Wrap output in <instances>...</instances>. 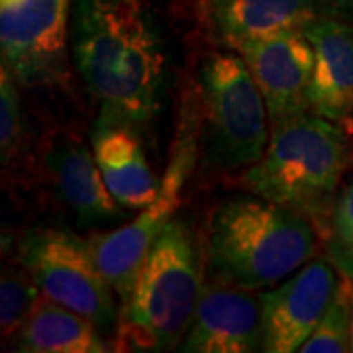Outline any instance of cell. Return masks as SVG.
<instances>
[{"instance_id":"6da1fadb","label":"cell","mask_w":353,"mask_h":353,"mask_svg":"<svg viewBox=\"0 0 353 353\" xmlns=\"http://www.w3.org/2000/svg\"><path fill=\"white\" fill-rule=\"evenodd\" d=\"M71 46L99 118L148 136L161 108L165 51L141 0H75Z\"/></svg>"},{"instance_id":"7a4b0ae2","label":"cell","mask_w":353,"mask_h":353,"mask_svg":"<svg viewBox=\"0 0 353 353\" xmlns=\"http://www.w3.org/2000/svg\"><path fill=\"white\" fill-rule=\"evenodd\" d=\"M314 252L312 220L257 194L220 202L208 220L206 269L216 283L250 290L273 287Z\"/></svg>"},{"instance_id":"3957f363","label":"cell","mask_w":353,"mask_h":353,"mask_svg":"<svg viewBox=\"0 0 353 353\" xmlns=\"http://www.w3.org/2000/svg\"><path fill=\"white\" fill-rule=\"evenodd\" d=\"M350 141L338 122L306 112L273 126L267 150L241 175L253 194L320 222L330 220Z\"/></svg>"},{"instance_id":"277c9868","label":"cell","mask_w":353,"mask_h":353,"mask_svg":"<svg viewBox=\"0 0 353 353\" xmlns=\"http://www.w3.org/2000/svg\"><path fill=\"white\" fill-rule=\"evenodd\" d=\"M189 228L173 220L155 241L118 316L120 352H169L189 332L202 292Z\"/></svg>"},{"instance_id":"5b68a950","label":"cell","mask_w":353,"mask_h":353,"mask_svg":"<svg viewBox=\"0 0 353 353\" xmlns=\"http://www.w3.org/2000/svg\"><path fill=\"white\" fill-rule=\"evenodd\" d=\"M206 132L212 157L224 169H248L269 143L267 104L240 53H212L201 67Z\"/></svg>"},{"instance_id":"8992f818","label":"cell","mask_w":353,"mask_h":353,"mask_svg":"<svg viewBox=\"0 0 353 353\" xmlns=\"http://www.w3.org/2000/svg\"><path fill=\"white\" fill-rule=\"evenodd\" d=\"M18 259L46 299L83 314L102 332L118 326L116 292L94 261L90 240L63 228H34L18 243Z\"/></svg>"},{"instance_id":"52a82bcc","label":"cell","mask_w":353,"mask_h":353,"mask_svg":"<svg viewBox=\"0 0 353 353\" xmlns=\"http://www.w3.org/2000/svg\"><path fill=\"white\" fill-rule=\"evenodd\" d=\"M194 163L196 141L189 130L183 128L153 202L141 208L130 224L90 240L94 261L108 285L118 294L120 303H126L130 299L155 241L159 240L165 228L175 220L183 189L194 169Z\"/></svg>"},{"instance_id":"ba28073f","label":"cell","mask_w":353,"mask_h":353,"mask_svg":"<svg viewBox=\"0 0 353 353\" xmlns=\"http://www.w3.org/2000/svg\"><path fill=\"white\" fill-rule=\"evenodd\" d=\"M71 0H18L0 6L2 65L22 87L65 81Z\"/></svg>"},{"instance_id":"9c48e42d","label":"cell","mask_w":353,"mask_h":353,"mask_svg":"<svg viewBox=\"0 0 353 353\" xmlns=\"http://www.w3.org/2000/svg\"><path fill=\"white\" fill-rule=\"evenodd\" d=\"M236 51L263 94L271 126L310 112L314 50L301 28L245 41Z\"/></svg>"},{"instance_id":"30bf717a","label":"cell","mask_w":353,"mask_h":353,"mask_svg":"<svg viewBox=\"0 0 353 353\" xmlns=\"http://www.w3.org/2000/svg\"><path fill=\"white\" fill-rule=\"evenodd\" d=\"M340 279L332 261L316 259L263 292V352H301L332 303Z\"/></svg>"},{"instance_id":"8fae6325","label":"cell","mask_w":353,"mask_h":353,"mask_svg":"<svg viewBox=\"0 0 353 353\" xmlns=\"http://www.w3.org/2000/svg\"><path fill=\"white\" fill-rule=\"evenodd\" d=\"M179 350L185 353L263 352L261 296L224 283L202 287L189 332Z\"/></svg>"},{"instance_id":"7c38bea8","label":"cell","mask_w":353,"mask_h":353,"mask_svg":"<svg viewBox=\"0 0 353 353\" xmlns=\"http://www.w3.org/2000/svg\"><path fill=\"white\" fill-rule=\"evenodd\" d=\"M301 30L314 50L310 112L341 124L353 116V24L314 16Z\"/></svg>"},{"instance_id":"4fadbf2b","label":"cell","mask_w":353,"mask_h":353,"mask_svg":"<svg viewBox=\"0 0 353 353\" xmlns=\"http://www.w3.org/2000/svg\"><path fill=\"white\" fill-rule=\"evenodd\" d=\"M43 163L57 194L81 226H102L120 222L126 216L128 210L114 201L106 187L94 153L88 152L81 141L71 138L53 141Z\"/></svg>"},{"instance_id":"5bb4252c","label":"cell","mask_w":353,"mask_h":353,"mask_svg":"<svg viewBox=\"0 0 353 353\" xmlns=\"http://www.w3.org/2000/svg\"><path fill=\"white\" fill-rule=\"evenodd\" d=\"M90 148L106 187L124 210L139 212L153 202L161 181L153 175L134 130L97 118L90 128Z\"/></svg>"},{"instance_id":"9a60e30c","label":"cell","mask_w":353,"mask_h":353,"mask_svg":"<svg viewBox=\"0 0 353 353\" xmlns=\"http://www.w3.org/2000/svg\"><path fill=\"white\" fill-rule=\"evenodd\" d=\"M214 32L234 50L241 43L303 28L316 14V0H210Z\"/></svg>"},{"instance_id":"2e32d148","label":"cell","mask_w":353,"mask_h":353,"mask_svg":"<svg viewBox=\"0 0 353 353\" xmlns=\"http://www.w3.org/2000/svg\"><path fill=\"white\" fill-rule=\"evenodd\" d=\"M12 345L16 352L26 353H106L112 350L94 322L50 299H39L12 336Z\"/></svg>"},{"instance_id":"e0dca14e","label":"cell","mask_w":353,"mask_h":353,"mask_svg":"<svg viewBox=\"0 0 353 353\" xmlns=\"http://www.w3.org/2000/svg\"><path fill=\"white\" fill-rule=\"evenodd\" d=\"M352 301L353 281L341 275L324 316L316 324L310 338L301 347L303 353L352 352Z\"/></svg>"},{"instance_id":"ac0fdd59","label":"cell","mask_w":353,"mask_h":353,"mask_svg":"<svg viewBox=\"0 0 353 353\" xmlns=\"http://www.w3.org/2000/svg\"><path fill=\"white\" fill-rule=\"evenodd\" d=\"M41 290L30 273L8 271L0 281V326L4 336H14L39 303Z\"/></svg>"},{"instance_id":"d6986e66","label":"cell","mask_w":353,"mask_h":353,"mask_svg":"<svg viewBox=\"0 0 353 353\" xmlns=\"http://www.w3.org/2000/svg\"><path fill=\"white\" fill-rule=\"evenodd\" d=\"M18 81L2 65L0 71V153L2 163H10L24 139V112Z\"/></svg>"},{"instance_id":"ffe728a7","label":"cell","mask_w":353,"mask_h":353,"mask_svg":"<svg viewBox=\"0 0 353 353\" xmlns=\"http://www.w3.org/2000/svg\"><path fill=\"white\" fill-rule=\"evenodd\" d=\"M328 224L334 240L353 245V181L336 194Z\"/></svg>"},{"instance_id":"44dd1931","label":"cell","mask_w":353,"mask_h":353,"mask_svg":"<svg viewBox=\"0 0 353 353\" xmlns=\"http://www.w3.org/2000/svg\"><path fill=\"white\" fill-rule=\"evenodd\" d=\"M330 261L336 265V269L340 271L343 277L353 281V245L352 243H343V241L332 240L328 243Z\"/></svg>"},{"instance_id":"7402d4cb","label":"cell","mask_w":353,"mask_h":353,"mask_svg":"<svg viewBox=\"0 0 353 353\" xmlns=\"http://www.w3.org/2000/svg\"><path fill=\"white\" fill-rule=\"evenodd\" d=\"M14 2H18V0H0V6H6V4H14Z\"/></svg>"},{"instance_id":"603a6c76","label":"cell","mask_w":353,"mask_h":353,"mask_svg":"<svg viewBox=\"0 0 353 353\" xmlns=\"http://www.w3.org/2000/svg\"><path fill=\"white\" fill-rule=\"evenodd\" d=\"M352 352H353V301H352Z\"/></svg>"}]
</instances>
